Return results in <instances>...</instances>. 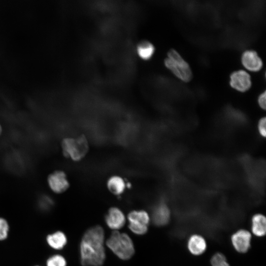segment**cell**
<instances>
[{
	"label": "cell",
	"mask_w": 266,
	"mask_h": 266,
	"mask_svg": "<svg viewBox=\"0 0 266 266\" xmlns=\"http://www.w3.org/2000/svg\"><path fill=\"white\" fill-rule=\"evenodd\" d=\"M104 232L100 226L88 229L80 244V260L83 266H101L105 259Z\"/></svg>",
	"instance_id": "obj_1"
},
{
	"label": "cell",
	"mask_w": 266,
	"mask_h": 266,
	"mask_svg": "<svg viewBox=\"0 0 266 266\" xmlns=\"http://www.w3.org/2000/svg\"><path fill=\"white\" fill-rule=\"evenodd\" d=\"M106 246L119 258L127 260L133 255L135 250L132 239L128 234L114 231L106 241Z\"/></svg>",
	"instance_id": "obj_2"
},
{
	"label": "cell",
	"mask_w": 266,
	"mask_h": 266,
	"mask_svg": "<svg viewBox=\"0 0 266 266\" xmlns=\"http://www.w3.org/2000/svg\"><path fill=\"white\" fill-rule=\"evenodd\" d=\"M61 147L63 155L73 162L82 161L89 150V144L84 134L76 137H66L62 141Z\"/></svg>",
	"instance_id": "obj_3"
},
{
	"label": "cell",
	"mask_w": 266,
	"mask_h": 266,
	"mask_svg": "<svg viewBox=\"0 0 266 266\" xmlns=\"http://www.w3.org/2000/svg\"><path fill=\"white\" fill-rule=\"evenodd\" d=\"M165 64L175 76L182 81L188 82L192 78V71L189 65L176 51L172 49L168 52Z\"/></svg>",
	"instance_id": "obj_4"
},
{
	"label": "cell",
	"mask_w": 266,
	"mask_h": 266,
	"mask_svg": "<svg viewBox=\"0 0 266 266\" xmlns=\"http://www.w3.org/2000/svg\"><path fill=\"white\" fill-rule=\"evenodd\" d=\"M128 219L129 228L133 233L143 235L147 233L150 218L146 211L133 210L128 214Z\"/></svg>",
	"instance_id": "obj_5"
},
{
	"label": "cell",
	"mask_w": 266,
	"mask_h": 266,
	"mask_svg": "<svg viewBox=\"0 0 266 266\" xmlns=\"http://www.w3.org/2000/svg\"><path fill=\"white\" fill-rule=\"evenodd\" d=\"M48 183L51 190L57 194L64 193L69 187L66 174L62 170H56L50 174Z\"/></svg>",
	"instance_id": "obj_6"
},
{
	"label": "cell",
	"mask_w": 266,
	"mask_h": 266,
	"mask_svg": "<svg viewBox=\"0 0 266 266\" xmlns=\"http://www.w3.org/2000/svg\"><path fill=\"white\" fill-rule=\"evenodd\" d=\"M251 234L247 230L240 229L231 236V242L234 248L239 253H246L251 246Z\"/></svg>",
	"instance_id": "obj_7"
},
{
	"label": "cell",
	"mask_w": 266,
	"mask_h": 266,
	"mask_svg": "<svg viewBox=\"0 0 266 266\" xmlns=\"http://www.w3.org/2000/svg\"><path fill=\"white\" fill-rule=\"evenodd\" d=\"M107 226L114 231H118L125 225L126 218L122 210L117 207L110 208L105 217Z\"/></svg>",
	"instance_id": "obj_8"
},
{
	"label": "cell",
	"mask_w": 266,
	"mask_h": 266,
	"mask_svg": "<svg viewBox=\"0 0 266 266\" xmlns=\"http://www.w3.org/2000/svg\"><path fill=\"white\" fill-rule=\"evenodd\" d=\"M230 84L235 90L243 92L251 87V81L249 74L246 71L240 70L232 73Z\"/></svg>",
	"instance_id": "obj_9"
},
{
	"label": "cell",
	"mask_w": 266,
	"mask_h": 266,
	"mask_svg": "<svg viewBox=\"0 0 266 266\" xmlns=\"http://www.w3.org/2000/svg\"><path fill=\"white\" fill-rule=\"evenodd\" d=\"M170 212L167 205L161 202L158 203L152 210V220L153 223L158 226H163L169 221Z\"/></svg>",
	"instance_id": "obj_10"
},
{
	"label": "cell",
	"mask_w": 266,
	"mask_h": 266,
	"mask_svg": "<svg viewBox=\"0 0 266 266\" xmlns=\"http://www.w3.org/2000/svg\"><path fill=\"white\" fill-rule=\"evenodd\" d=\"M241 61L246 68L252 71L259 70L263 65L261 59L257 53L253 50L245 51L242 55Z\"/></svg>",
	"instance_id": "obj_11"
},
{
	"label": "cell",
	"mask_w": 266,
	"mask_h": 266,
	"mask_svg": "<svg viewBox=\"0 0 266 266\" xmlns=\"http://www.w3.org/2000/svg\"><path fill=\"white\" fill-rule=\"evenodd\" d=\"M187 247L190 252L194 255L203 254L207 248V243L204 237L198 234L190 236L187 242Z\"/></svg>",
	"instance_id": "obj_12"
},
{
	"label": "cell",
	"mask_w": 266,
	"mask_h": 266,
	"mask_svg": "<svg viewBox=\"0 0 266 266\" xmlns=\"http://www.w3.org/2000/svg\"><path fill=\"white\" fill-rule=\"evenodd\" d=\"M106 185L108 191L115 196H120L123 194L127 186L124 178L118 175L109 177Z\"/></svg>",
	"instance_id": "obj_13"
},
{
	"label": "cell",
	"mask_w": 266,
	"mask_h": 266,
	"mask_svg": "<svg viewBox=\"0 0 266 266\" xmlns=\"http://www.w3.org/2000/svg\"><path fill=\"white\" fill-rule=\"evenodd\" d=\"M46 241L51 248L61 250L66 245L67 239L64 232L58 231L47 235Z\"/></svg>",
	"instance_id": "obj_14"
},
{
	"label": "cell",
	"mask_w": 266,
	"mask_h": 266,
	"mask_svg": "<svg viewBox=\"0 0 266 266\" xmlns=\"http://www.w3.org/2000/svg\"><path fill=\"white\" fill-rule=\"evenodd\" d=\"M251 231L256 236L261 237L265 235L266 233V219L261 214L254 215L251 220Z\"/></svg>",
	"instance_id": "obj_15"
},
{
	"label": "cell",
	"mask_w": 266,
	"mask_h": 266,
	"mask_svg": "<svg viewBox=\"0 0 266 266\" xmlns=\"http://www.w3.org/2000/svg\"><path fill=\"white\" fill-rule=\"evenodd\" d=\"M154 51L153 46L147 41L141 42L137 47L138 55L144 59L150 58Z\"/></svg>",
	"instance_id": "obj_16"
},
{
	"label": "cell",
	"mask_w": 266,
	"mask_h": 266,
	"mask_svg": "<svg viewBox=\"0 0 266 266\" xmlns=\"http://www.w3.org/2000/svg\"><path fill=\"white\" fill-rule=\"evenodd\" d=\"M66 261L61 255L55 254L49 257L46 260V266H66Z\"/></svg>",
	"instance_id": "obj_17"
},
{
	"label": "cell",
	"mask_w": 266,
	"mask_h": 266,
	"mask_svg": "<svg viewBox=\"0 0 266 266\" xmlns=\"http://www.w3.org/2000/svg\"><path fill=\"white\" fill-rule=\"evenodd\" d=\"M212 266H230L225 256L221 253L215 254L210 260Z\"/></svg>",
	"instance_id": "obj_18"
},
{
	"label": "cell",
	"mask_w": 266,
	"mask_h": 266,
	"mask_svg": "<svg viewBox=\"0 0 266 266\" xmlns=\"http://www.w3.org/2000/svg\"><path fill=\"white\" fill-rule=\"evenodd\" d=\"M9 231V226L8 222L3 218L0 217V241L7 238Z\"/></svg>",
	"instance_id": "obj_19"
},
{
	"label": "cell",
	"mask_w": 266,
	"mask_h": 266,
	"mask_svg": "<svg viewBox=\"0 0 266 266\" xmlns=\"http://www.w3.org/2000/svg\"><path fill=\"white\" fill-rule=\"evenodd\" d=\"M38 205L40 208L42 210H49L53 205V201L49 197L44 196L39 200Z\"/></svg>",
	"instance_id": "obj_20"
},
{
	"label": "cell",
	"mask_w": 266,
	"mask_h": 266,
	"mask_svg": "<svg viewBox=\"0 0 266 266\" xmlns=\"http://www.w3.org/2000/svg\"><path fill=\"white\" fill-rule=\"evenodd\" d=\"M266 119L263 118L259 122V130L261 134L264 137L266 136Z\"/></svg>",
	"instance_id": "obj_21"
},
{
	"label": "cell",
	"mask_w": 266,
	"mask_h": 266,
	"mask_svg": "<svg viewBox=\"0 0 266 266\" xmlns=\"http://www.w3.org/2000/svg\"><path fill=\"white\" fill-rule=\"evenodd\" d=\"M266 92L262 93L259 97L258 102L259 105L263 109H266Z\"/></svg>",
	"instance_id": "obj_22"
},
{
	"label": "cell",
	"mask_w": 266,
	"mask_h": 266,
	"mask_svg": "<svg viewBox=\"0 0 266 266\" xmlns=\"http://www.w3.org/2000/svg\"><path fill=\"white\" fill-rule=\"evenodd\" d=\"M1 132H2V129H1V126L0 125V135L1 133Z\"/></svg>",
	"instance_id": "obj_23"
},
{
	"label": "cell",
	"mask_w": 266,
	"mask_h": 266,
	"mask_svg": "<svg viewBox=\"0 0 266 266\" xmlns=\"http://www.w3.org/2000/svg\"></svg>",
	"instance_id": "obj_24"
}]
</instances>
